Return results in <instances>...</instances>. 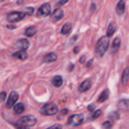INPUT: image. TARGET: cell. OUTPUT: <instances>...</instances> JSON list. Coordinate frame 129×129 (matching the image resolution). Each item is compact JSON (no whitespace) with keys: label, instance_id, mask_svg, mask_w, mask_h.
Here are the masks:
<instances>
[{"label":"cell","instance_id":"obj_1","mask_svg":"<svg viewBox=\"0 0 129 129\" xmlns=\"http://www.w3.org/2000/svg\"><path fill=\"white\" fill-rule=\"evenodd\" d=\"M109 45H110V38L108 36H104L101 37L99 40L98 41L96 47H95L96 54L98 57H102L106 53V51H107L109 48Z\"/></svg>","mask_w":129,"mask_h":129},{"label":"cell","instance_id":"obj_2","mask_svg":"<svg viewBox=\"0 0 129 129\" xmlns=\"http://www.w3.org/2000/svg\"><path fill=\"white\" fill-rule=\"evenodd\" d=\"M58 112V107L54 103H47L44 104L41 109L40 113L45 116H53Z\"/></svg>","mask_w":129,"mask_h":129},{"label":"cell","instance_id":"obj_3","mask_svg":"<svg viewBox=\"0 0 129 129\" xmlns=\"http://www.w3.org/2000/svg\"><path fill=\"white\" fill-rule=\"evenodd\" d=\"M17 122L29 128V127L33 126L36 124L37 119L33 115H26V116H22Z\"/></svg>","mask_w":129,"mask_h":129},{"label":"cell","instance_id":"obj_4","mask_svg":"<svg viewBox=\"0 0 129 129\" xmlns=\"http://www.w3.org/2000/svg\"><path fill=\"white\" fill-rule=\"evenodd\" d=\"M85 117L82 114H73L68 118L67 123L70 126H79L84 122Z\"/></svg>","mask_w":129,"mask_h":129},{"label":"cell","instance_id":"obj_5","mask_svg":"<svg viewBox=\"0 0 129 129\" xmlns=\"http://www.w3.org/2000/svg\"><path fill=\"white\" fill-rule=\"evenodd\" d=\"M26 14L24 12L20 11H11L7 14V20L9 23H16L22 20L25 17Z\"/></svg>","mask_w":129,"mask_h":129},{"label":"cell","instance_id":"obj_6","mask_svg":"<svg viewBox=\"0 0 129 129\" xmlns=\"http://www.w3.org/2000/svg\"><path fill=\"white\" fill-rule=\"evenodd\" d=\"M51 11V6L50 3L45 2L43 3L37 11V17H45L50 14Z\"/></svg>","mask_w":129,"mask_h":129},{"label":"cell","instance_id":"obj_7","mask_svg":"<svg viewBox=\"0 0 129 129\" xmlns=\"http://www.w3.org/2000/svg\"><path fill=\"white\" fill-rule=\"evenodd\" d=\"M18 98H19V94H18V93H17L16 91H12L10 93V94H9V96H8V99H7V101H6V107H7L8 108L12 107L14 105V104L17 101Z\"/></svg>","mask_w":129,"mask_h":129},{"label":"cell","instance_id":"obj_8","mask_svg":"<svg viewBox=\"0 0 129 129\" xmlns=\"http://www.w3.org/2000/svg\"><path fill=\"white\" fill-rule=\"evenodd\" d=\"M29 42L28 39H20L19 40H17L15 44H14V47L16 48H19L20 49V51H26L29 47Z\"/></svg>","mask_w":129,"mask_h":129},{"label":"cell","instance_id":"obj_9","mask_svg":"<svg viewBox=\"0 0 129 129\" xmlns=\"http://www.w3.org/2000/svg\"><path fill=\"white\" fill-rule=\"evenodd\" d=\"M64 16V12L63 10L61 8H57L54 11L51 16V20L52 22H57L60 20H61Z\"/></svg>","mask_w":129,"mask_h":129},{"label":"cell","instance_id":"obj_10","mask_svg":"<svg viewBox=\"0 0 129 129\" xmlns=\"http://www.w3.org/2000/svg\"><path fill=\"white\" fill-rule=\"evenodd\" d=\"M11 55H12L13 57L19 59V60H25L28 57L27 52L26 51H20V50L13 53Z\"/></svg>","mask_w":129,"mask_h":129},{"label":"cell","instance_id":"obj_11","mask_svg":"<svg viewBox=\"0 0 129 129\" xmlns=\"http://www.w3.org/2000/svg\"><path fill=\"white\" fill-rule=\"evenodd\" d=\"M91 86V81L90 79H86L85 81H83L79 86V91H80L81 92H85L86 91H88V89H90Z\"/></svg>","mask_w":129,"mask_h":129},{"label":"cell","instance_id":"obj_12","mask_svg":"<svg viewBox=\"0 0 129 129\" xmlns=\"http://www.w3.org/2000/svg\"><path fill=\"white\" fill-rule=\"evenodd\" d=\"M57 54L54 52H51L45 55L43 57V62L45 63H52L57 60Z\"/></svg>","mask_w":129,"mask_h":129},{"label":"cell","instance_id":"obj_13","mask_svg":"<svg viewBox=\"0 0 129 129\" xmlns=\"http://www.w3.org/2000/svg\"><path fill=\"white\" fill-rule=\"evenodd\" d=\"M116 29H117V24L116 22H113L112 21L108 27H107V36H108L109 38L113 36V34L115 33V32L116 31Z\"/></svg>","mask_w":129,"mask_h":129},{"label":"cell","instance_id":"obj_14","mask_svg":"<svg viewBox=\"0 0 129 129\" xmlns=\"http://www.w3.org/2000/svg\"><path fill=\"white\" fill-rule=\"evenodd\" d=\"M125 11V2L124 1L121 0V1H119L117 3V5H116V13H117L118 15L121 16V15L124 14Z\"/></svg>","mask_w":129,"mask_h":129},{"label":"cell","instance_id":"obj_15","mask_svg":"<svg viewBox=\"0 0 129 129\" xmlns=\"http://www.w3.org/2000/svg\"><path fill=\"white\" fill-rule=\"evenodd\" d=\"M63 78L61 76H59V75H57V76H54L51 80V82H52V85L56 87V88H59L62 85H63Z\"/></svg>","mask_w":129,"mask_h":129},{"label":"cell","instance_id":"obj_16","mask_svg":"<svg viewBox=\"0 0 129 129\" xmlns=\"http://www.w3.org/2000/svg\"><path fill=\"white\" fill-rule=\"evenodd\" d=\"M37 33V29L34 26H30L27 27L24 31V35L27 37H33Z\"/></svg>","mask_w":129,"mask_h":129},{"label":"cell","instance_id":"obj_17","mask_svg":"<svg viewBox=\"0 0 129 129\" xmlns=\"http://www.w3.org/2000/svg\"><path fill=\"white\" fill-rule=\"evenodd\" d=\"M71 29H72V23L70 22H67L63 25L60 30V33L62 35H67L71 31Z\"/></svg>","mask_w":129,"mask_h":129},{"label":"cell","instance_id":"obj_18","mask_svg":"<svg viewBox=\"0 0 129 129\" xmlns=\"http://www.w3.org/2000/svg\"><path fill=\"white\" fill-rule=\"evenodd\" d=\"M109 96H110V91L108 89H105L104 91H103V92L99 96V98L98 99V103H104V101H106L108 99Z\"/></svg>","mask_w":129,"mask_h":129},{"label":"cell","instance_id":"obj_19","mask_svg":"<svg viewBox=\"0 0 129 129\" xmlns=\"http://www.w3.org/2000/svg\"><path fill=\"white\" fill-rule=\"evenodd\" d=\"M118 107L122 110H129V100L123 99L119 101Z\"/></svg>","mask_w":129,"mask_h":129},{"label":"cell","instance_id":"obj_20","mask_svg":"<svg viewBox=\"0 0 129 129\" xmlns=\"http://www.w3.org/2000/svg\"><path fill=\"white\" fill-rule=\"evenodd\" d=\"M24 109H25V106H24L23 103H18L14 107V111L17 114L22 113L24 111Z\"/></svg>","mask_w":129,"mask_h":129},{"label":"cell","instance_id":"obj_21","mask_svg":"<svg viewBox=\"0 0 129 129\" xmlns=\"http://www.w3.org/2000/svg\"><path fill=\"white\" fill-rule=\"evenodd\" d=\"M129 79V67H127L123 73H122V85H125L127 83V82L128 81Z\"/></svg>","mask_w":129,"mask_h":129},{"label":"cell","instance_id":"obj_22","mask_svg":"<svg viewBox=\"0 0 129 129\" xmlns=\"http://www.w3.org/2000/svg\"><path fill=\"white\" fill-rule=\"evenodd\" d=\"M121 45V40L119 37H116L113 42V45H112V50H113V52H116L118 51V49L119 48Z\"/></svg>","mask_w":129,"mask_h":129},{"label":"cell","instance_id":"obj_23","mask_svg":"<svg viewBox=\"0 0 129 129\" xmlns=\"http://www.w3.org/2000/svg\"><path fill=\"white\" fill-rule=\"evenodd\" d=\"M101 113H102V110H95L94 113H92L88 116V119L89 120H91V121L95 120V119H97L98 118H99L101 116Z\"/></svg>","mask_w":129,"mask_h":129},{"label":"cell","instance_id":"obj_24","mask_svg":"<svg viewBox=\"0 0 129 129\" xmlns=\"http://www.w3.org/2000/svg\"><path fill=\"white\" fill-rule=\"evenodd\" d=\"M109 117H110V119H112L113 121H116V120H118L120 118V116H119L118 112H115L114 111V112H111L109 114Z\"/></svg>","mask_w":129,"mask_h":129},{"label":"cell","instance_id":"obj_25","mask_svg":"<svg viewBox=\"0 0 129 129\" xmlns=\"http://www.w3.org/2000/svg\"><path fill=\"white\" fill-rule=\"evenodd\" d=\"M23 12L25 13L26 15H28V16H30L33 14L34 12V8L33 7H26V8H24L23 9Z\"/></svg>","mask_w":129,"mask_h":129},{"label":"cell","instance_id":"obj_26","mask_svg":"<svg viewBox=\"0 0 129 129\" xmlns=\"http://www.w3.org/2000/svg\"><path fill=\"white\" fill-rule=\"evenodd\" d=\"M112 123L110 121H105L102 124V128L104 129H111L112 128Z\"/></svg>","mask_w":129,"mask_h":129},{"label":"cell","instance_id":"obj_27","mask_svg":"<svg viewBox=\"0 0 129 129\" xmlns=\"http://www.w3.org/2000/svg\"><path fill=\"white\" fill-rule=\"evenodd\" d=\"M13 125L14 126V128L16 129H29L28 127H26L24 125H22L17 122H15V123H13Z\"/></svg>","mask_w":129,"mask_h":129},{"label":"cell","instance_id":"obj_28","mask_svg":"<svg viewBox=\"0 0 129 129\" xmlns=\"http://www.w3.org/2000/svg\"><path fill=\"white\" fill-rule=\"evenodd\" d=\"M46 129H62V125L60 124H54Z\"/></svg>","mask_w":129,"mask_h":129},{"label":"cell","instance_id":"obj_29","mask_svg":"<svg viewBox=\"0 0 129 129\" xmlns=\"http://www.w3.org/2000/svg\"><path fill=\"white\" fill-rule=\"evenodd\" d=\"M6 96H7V94L5 91H2L1 94H0V97H1V101H3L6 99Z\"/></svg>","mask_w":129,"mask_h":129},{"label":"cell","instance_id":"obj_30","mask_svg":"<svg viewBox=\"0 0 129 129\" xmlns=\"http://www.w3.org/2000/svg\"><path fill=\"white\" fill-rule=\"evenodd\" d=\"M8 29H14L17 28V26L15 25H13V24H8L7 26H6Z\"/></svg>","mask_w":129,"mask_h":129},{"label":"cell","instance_id":"obj_31","mask_svg":"<svg viewBox=\"0 0 129 129\" xmlns=\"http://www.w3.org/2000/svg\"><path fill=\"white\" fill-rule=\"evenodd\" d=\"M94 109H95V105H94V104H91V105H89V106L88 107V110L89 111H93Z\"/></svg>","mask_w":129,"mask_h":129},{"label":"cell","instance_id":"obj_32","mask_svg":"<svg viewBox=\"0 0 129 129\" xmlns=\"http://www.w3.org/2000/svg\"><path fill=\"white\" fill-rule=\"evenodd\" d=\"M85 59H86V56L82 55V56L80 57V59H79V62H80L81 63H83L85 61Z\"/></svg>","mask_w":129,"mask_h":129},{"label":"cell","instance_id":"obj_33","mask_svg":"<svg viewBox=\"0 0 129 129\" xmlns=\"http://www.w3.org/2000/svg\"><path fill=\"white\" fill-rule=\"evenodd\" d=\"M69 67H70L68 68V70H69L70 72H71V71H72V70L74 69V67H75V65H74L73 63H70Z\"/></svg>","mask_w":129,"mask_h":129},{"label":"cell","instance_id":"obj_34","mask_svg":"<svg viewBox=\"0 0 129 129\" xmlns=\"http://www.w3.org/2000/svg\"><path fill=\"white\" fill-rule=\"evenodd\" d=\"M60 113H62V115L65 116V115H67V113H68V110H67V109H63V110H62L60 111Z\"/></svg>","mask_w":129,"mask_h":129},{"label":"cell","instance_id":"obj_35","mask_svg":"<svg viewBox=\"0 0 129 129\" xmlns=\"http://www.w3.org/2000/svg\"><path fill=\"white\" fill-rule=\"evenodd\" d=\"M92 63H93V59H91V60L88 61V63L86 64V67H90V65H91V64H92Z\"/></svg>","mask_w":129,"mask_h":129},{"label":"cell","instance_id":"obj_36","mask_svg":"<svg viewBox=\"0 0 129 129\" xmlns=\"http://www.w3.org/2000/svg\"><path fill=\"white\" fill-rule=\"evenodd\" d=\"M67 2V1H60V2H57V4H58V5H63V4H65Z\"/></svg>","mask_w":129,"mask_h":129},{"label":"cell","instance_id":"obj_37","mask_svg":"<svg viewBox=\"0 0 129 129\" xmlns=\"http://www.w3.org/2000/svg\"><path fill=\"white\" fill-rule=\"evenodd\" d=\"M79 48L78 47V46H76V47H75V48H74V51H73V52L75 53V54H77L79 51Z\"/></svg>","mask_w":129,"mask_h":129},{"label":"cell","instance_id":"obj_38","mask_svg":"<svg viewBox=\"0 0 129 129\" xmlns=\"http://www.w3.org/2000/svg\"><path fill=\"white\" fill-rule=\"evenodd\" d=\"M17 3L18 5H20V4H22V3H23V1H17Z\"/></svg>","mask_w":129,"mask_h":129}]
</instances>
